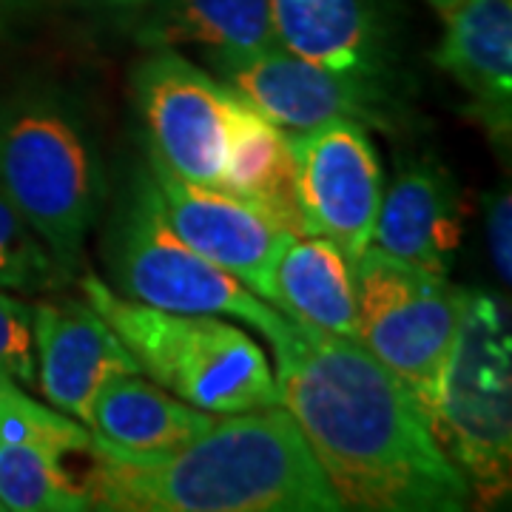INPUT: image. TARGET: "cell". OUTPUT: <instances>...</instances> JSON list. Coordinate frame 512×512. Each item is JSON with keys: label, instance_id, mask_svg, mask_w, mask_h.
Here are the masks:
<instances>
[{"label": "cell", "instance_id": "cell-24", "mask_svg": "<svg viewBox=\"0 0 512 512\" xmlns=\"http://www.w3.org/2000/svg\"><path fill=\"white\" fill-rule=\"evenodd\" d=\"M484 228H487V248L493 259L495 274L512 282V200L510 188L498 185L495 191L484 194Z\"/></svg>", "mask_w": 512, "mask_h": 512}, {"label": "cell", "instance_id": "cell-9", "mask_svg": "<svg viewBox=\"0 0 512 512\" xmlns=\"http://www.w3.org/2000/svg\"><path fill=\"white\" fill-rule=\"evenodd\" d=\"M134 103L148 160L185 183L220 188L228 143V89L174 49L134 66Z\"/></svg>", "mask_w": 512, "mask_h": 512}, {"label": "cell", "instance_id": "cell-8", "mask_svg": "<svg viewBox=\"0 0 512 512\" xmlns=\"http://www.w3.org/2000/svg\"><path fill=\"white\" fill-rule=\"evenodd\" d=\"M217 80L265 114L285 134L353 120L376 131H396L404 109L393 83L333 72L291 55L279 43L245 57L208 63Z\"/></svg>", "mask_w": 512, "mask_h": 512}, {"label": "cell", "instance_id": "cell-3", "mask_svg": "<svg viewBox=\"0 0 512 512\" xmlns=\"http://www.w3.org/2000/svg\"><path fill=\"white\" fill-rule=\"evenodd\" d=\"M0 191L74 274L106 180L92 128L69 94L29 89L0 103Z\"/></svg>", "mask_w": 512, "mask_h": 512}, {"label": "cell", "instance_id": "cell-22", "mask_svg": "<svg viewBox=\"0 0 512 512\" xmlns=\"http://www.w3.org/2000/svg\"><path fill=\"white\" fill-rule=\"evenodd\" d=\"M69 279L72 274L0 191V291L40 296L63 288Z\"/></svg>", "mask_w": 512, "mask_h": 512}, {"label": "cell", "instance_id": "cell-13", "mask_svg": "<svg viewBox=\"0 0 512 512\" xmlns=\"http://www.w3.org/2000/svg\"><path fill=\"white\" fill-rule=\"evenodd\" d=\"M430 60L470 100V114L495 143L512 134V0H458Z\"/></svg>", "mask_w": 512, "mask_h": 512}, {"label": "cell", "instance_id": "cell-16", "mask_svg": "<svg viewBox=\"0 0 512 512\" xmlns=\"http://www.w3.org/2000/svg\"><path fill=\"white\" fill-rule=\"evenodd\" d=\"M228 89V86H225ZM220 191L248 202L293 237H305L288 134L228 89V143Z\"/></svg>", "mask_w": 512, "mask_h": 512}, {"label": "cell", "instance_id": "cell-4", "mask_svg": "<svg viewBox=\"0 0 512 512\" xmlns=\"http://www.w3.org/2000/svg\"><path fill=\"white\" fill-rule=\"evenodd\" d=\"M80 296L120 336L140 373L191 407L231 416L279 404L268 353L234 322L151 308L117 293L97 274L80 279Z\"/></svg>", "mask_w": 512, "mask_h": 512}, {"label": "cell", "instance_id": "cell-18", "mask_svg": "<svg viewBox=\"0 0 512 512\" xmlns=\"http://www.w3.org/2000/svg\"><path fill=\"white\" fill-rule=\"evenodd\" d=\"M268 302L299 325L359 342L353 262L325 237H291L271 271Z\"/></svg>", "mask_w": 512, "mask_h": 512}, {"label": "cell", "instance_id": "cell-21", "mask_svg": "<svg viewBox=\"0 0 512 512\" xmlns=\"http://www.w3.org/2000/svg\"><path fill=\"white\" fill-rule=\"evenodd\" d=\"M0 441L6 444H29L43 447L57 456L66 453H89L92 430L57 407H46L32 399L26 387L0 373Z\"/></svg>", "mask_w": 512, "mask_h": 512}, {"label": "cell", "instance_id": "cell-14", "mask_svg": "<svg viewBox=\"0 0 512 512\" xmlns=\"http://www.w3.org/2000/svg\"><path fill=\"white\" fill-rule=\"evenodd\" d=\"M464 234L456 177L436 157H404L382 191L373 245L433 274H450Z\"/></svg>", "mask_w": 512, "mask_h": 512}, {"label": "cell", "instance_id": "cell-6", "mask_svg": "<svg viewBox=\"0 0 512 512\" xmlns=\"http://www.w3.org/2000/svg\"><path fill=\"white\" fill-rule=\"evenodd\" d=\"M109 268L117 293L151 308L237 319L265 342H276L291 325L274 305L171 231L151 171H137L128 200L111 222Z\"/></svg>", "mask_w": 512, "mask_h": 512}, {"label": "cell", "instance_id": "cell-2", "mask_svg": "<svg viewBox=\"0 0 512 512\" xmlns=\"http://www.w3.org/2000/svg\"><path fill=\"white\" fill-rule=\"evenodd\" d=\"M92 510L339 512L345 510L285 407L217 421L165 453H131L92 436Z\"/></svg>", "mask_w": 512, "mask_h": 512}, {"label": "cell", "instance_id": "cell-20", "mask_svg": "<svg viewBox=\"0 0 512 512\" xmlns=\"http://www.w3.org/2000/svg\"><path fill=\"white\" fill-rule=\"evenodd\" d=\"M3 512H86L92 495L63 470V456L29 444L0 441Z\"/></svg>", "mask_w": 512, "mask_h": 512}, {"label": "cell", "instance_id": "cell-1", "mask_svg": "<svg viewBox=\"0 0 512 512\" xmlns=\"http://www.w3.org/2000/svg\"><path fill=\"white\" fill-rule=\"evenodd\" d=\"M288 410L345 510L461 512L473 490L404 382L370 350L291 322L271 342Z\"/></svg>", "mask_w": 512, "mask_h": 512}, {"label": "cell", "instance_id": "cell-10", "mask_svg": "<svg viewBox=\"0 0 512 512\" xmlns=\"http://www.w3.org/2000/svg\"><path fill=\"white\" fill-rule=\"evenodd\" d=\"M305 237H325L356 262L373 245L384 177L370 128L353 120L288 134Z\"/></svg>", "mask_w": 512, "mask_h": 512}, {"label": "cell", "instance_id": "cell-25", "mask_svg": "<svg viewBox=\"0 0 512 512\" xmlns=\"http://www.w3.org/2000/svg\"><path fill=\"white\" fill-rule=\"evenodd\" d=\"M20 3H23V0H0V29H3L9 20L15 18V12L20 9Z\"/></svg>", "mask_w": 512, "mask_h": 512}, {"label": "cell", "instance_id": "cell-17", "mask_svg": "<svg viewBox=\"0 0 512 512\" xmlns=\"http://www.w3.org/2000/svg\"><path fill=\"white\" fill-rule=\"evenodd\" d=\"M134 37L146 49H200L208 63L276 46L268 0H148Z\"/></svg>", "mask_w": 512, "mask_h": 512}, {"label": "cell", "instance_id": "cell-15", "mask_svg": "<svg viewBox=\"0 0 512 512\" xmlns=\"http://www.w3.org/2000/svg\"><path fill=\"white\" fill-rule=\"evenodd\" d=\"M276 40L333 72L393 83L396 46L379 0H268Z\"/></svg>", "mask_w": 512, "mask_h": 512}, {"label": "cell", "instance_id": "cell-27", "mask_svg": "<svg viewBox=\"0 0 512 512\" xmlns=\"http://www.w3.org/2000/svg\"><path fill=\"white\" fill-rule=\"evenodd\" d=\"M427 3H430V6H433V9L441 15V12H447L450 6H456L458 0H427Z\"/></svg>", "mask_w": 512, "mask_h": 512}, {"label": "cell", "instance_id": "cell-12", "mask_svg": "<svg viewBox=\"0 0 512 512\" xmlns=\"http://www.w3.org/2000/svg\"><path fill=\"white\" fill-rule=\"evenodd\" d=\"M35 387L60 413L89 427L92 402L120 373H140L109 322L86 299H43L32 305Z\"/></svg>", "mask_w": 512, "mask_h": 512}, {"label": "cell", "instance_id": "cell-5", "mask_svg": "<svg viewBox=\"0 0 512 512\" xmlns=\"http://www.w3.org/2000/svg\"><path fill=\"white\" fill-rule=\"evenodd\" d=\"M433 436L467 478L473 501L495 507L512 487V336L498 296L464 288L444 367Z\"/></svg>", "mask_w": 512, "mask_h": 512}, {"label": "cell", "instance_id": "cell-23", "mask_svg": "<svg viewBox=\"0 0 512 512\" xmlns=\"http://www.w3.org/2000/svg\"><path fill=\"white\" fill-rule=\"evenodd\" d=\"M0 373L23 387L37 382L32 305L9 291H0Z\"/></svg>", "mask_w": 512, "mask_h": 512}, {"label": "cell", "instance_id": "cell-19", "mask_svg": "<svg viewBox=\"0 0 512 512\" xmlns=\"http://www.w3.org/2000/svg\"><path fill=\"white\" fill-rule=\"evenodd\" d=\"M214 421V413L191 407L143 373H120L97 390L89 430L120 450L165 453L197 439Z\"/></svg>", "mask_w": 512, "mask_h": 512}, {"label": "cell", "instance_id": "cell-26", "mask_svg": "<svg viewBox=\"0 0 512 512\" xmlns=\"http://www.w3.org/2000/svg\"><path fill=\"white\" fill-rule=\"evenodd\" d=\"M106 3H109V6H117V9H140L148 0H106Z\"/></svg>", "mask_w": 512, "mask_h": 512}, {"label": "cell", "instance_id": "cell-28", "mask_svg": "<svg viewBox=\"0 0 512 512\" xmlns=\"http://www.w3.org/2000/svg\"><path fill=\"white\" fill-rule=\"evenodd\" d=\"M0 512H3V507H0Z\"/></svg>", "mask_w": 512, "mask_h": 512}, {"label": "cell", "instance_id": "cell-7", "mask_svg": "<svg viewBox=\"0 0 512 512\" xmlns=\"http://www.w3.org/2000/svg\"><path fill=\"white\" fill-rule=\"evenodd\" d=\"M353 282L359 342L402 379L433 430L464 288L376 245L353 262Z\"/></svg>", "mask_w": 512, "mask_h": 512}, {"label": "cell", "instance_id": "cell-11", "mask_svg": "<svg viewBox=\"0 0 512 512\" xmlns=\"http://www.w3.org/2000/svg\"><path fill=\"white\" fill-rule=\"evenodd\" d=\"M148 171L154 177L160 208L171 231L202 259L239 279L248 291L268 302L276 256L282 254L293 234L282 231L234 194L185 183L151 160Z\"/></svg>", "mask_w": 512, "mask_h": 512}]
</instances>
